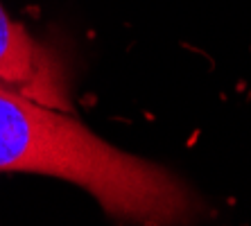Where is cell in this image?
Segmentation results:
<instances>
[{
    "label": "cell",
    "mask_w": 251,
    "mask_h": 226,
    "mask_svg": "<svg viewBox=\"0 0 251 226\" xmlns=\"http://www.w3.org/2000/svg\"><path fill=\"white\" fill-rule=\"evenodd\" d=\"M0 84L18 93L75 113L68 70L54 50L36 41L0 2Z\"/></svg>",
    "instance_id": "7a4b0ae2"
},
{
    "label": "cell",
    "mask_w": 251,
    "mask_h": 226,
    "mask_svg": "<svg viewBox=\"0 0 251 226\" xmlns=\"http://www.w3.org/2000/svg\"><path fill=\"white\" fill-rule=\"evenodd\" d=\"M0 172L54 176L86 190L104 215L131 224H186L199 197L168 168L100 138L75 113L0 84Z\"/></svg>",
    "instance_id": "6da1fadb"
}]
</instances>
